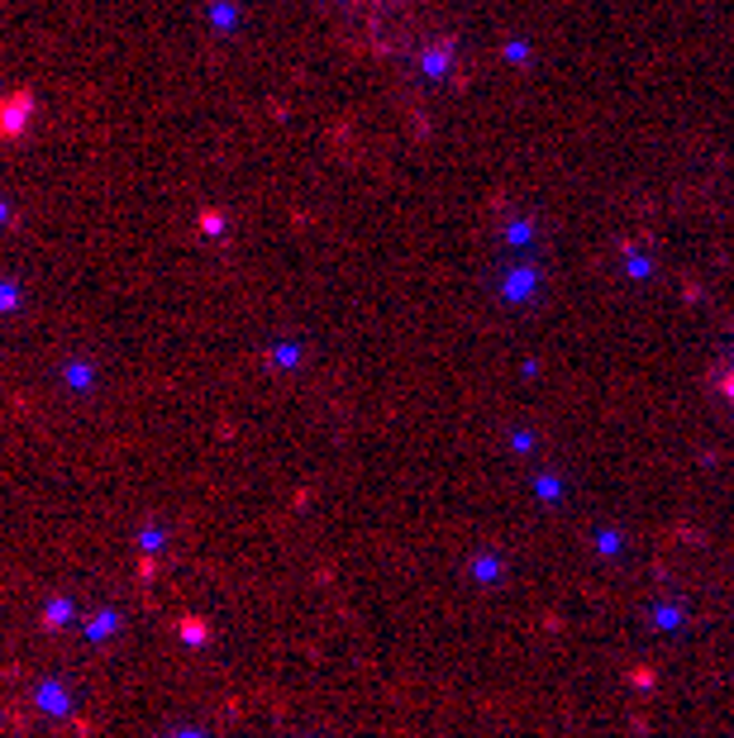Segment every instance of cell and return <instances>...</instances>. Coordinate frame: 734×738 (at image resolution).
<instances>
[{"label": "cell", "mask_w": 734, "mask_h": 738, "mask_svg": "<svg viewBox=\"0 0 734 738\" xmlns=\"http://www.w3.org/2000/svg\"><path fill=\"white\" fill-rule=\"evenodd\" d=\"M182 638H186V644H205V638H210V629H205L201 619H182Z\"/></svg>", "instance_id": "1"}, {"label": "cell", "mask_w": 734, "mask_h": 738, "mask_svg": "<svg viewBox=\"0 0 734 738\" xmlns=\"http://www.w3.org/2000/svg\"><path fill=\"white\" fill-rule=\"evenodd\" d=\"M630 686H634V691H654V686H658V676L648 672V667H634V672H630Z\"/></svg>", "instance_id": "2"}]
</instances>
